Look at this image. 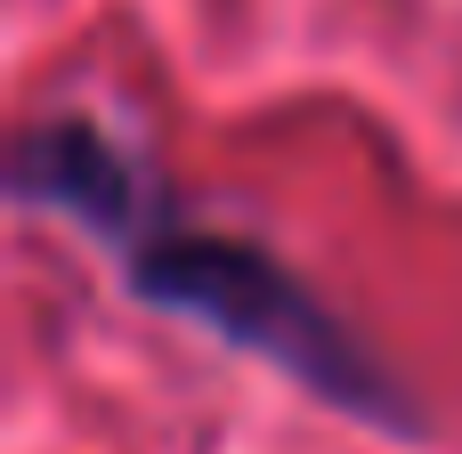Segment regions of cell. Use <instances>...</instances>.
<instances>
[{
	"instance_id": "cell-1",
	"label": "cell",
	"mask_w": 462,
	"mask_h": 454,
	"mask_svg": "<svg viewBox=\"0 0 462 454\" xmlns=\"http://www.w3.org/2000/svg\"><path fill=\"white\" fill-rule=\"evenodd\" d=\"M8 179H16L24 211L73 219L122 268V284L146 309H162V317H179V325L244 349V357L276 366L284 382H300L309 398H325L349 422L414 431L390 357L292 260H276L268 244H252V236L203 219L195 203H179L138 162V146L106 138L81 114H49V122H32L16 138Z\"/></svg>"
}]
</instances>
